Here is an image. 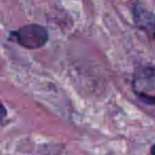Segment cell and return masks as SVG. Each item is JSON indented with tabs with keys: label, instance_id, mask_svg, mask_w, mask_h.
Listing matches in <instances>:
<instances>
[{
	"label": "cell",
	"instance_id": "2",
	"mask_svg": "<svg viewBox=\"0 0 155 155\" xmlns=\"http://www.w3.org/2000/svg\"><path fill=\"white\" fill-rule=\"evenodd\" d=\"M12 38H14L20 46L28 49H37L48 41V32L45 28L38 25H28L21 27L17 31L12 32Z\"/></svg>",
	"mask_w": 155,
	"mask_h": 155
},
{
	"label": "cell",
	"instance_id": "3",
	"mask_svg": "<svg viewBox=\"0 0 155 155\" xmlns=\"http://www.w3.org/2000/svg\"><path fill=\"white\" fill-rule=\"evenodd\" d=\"M151 153H152V155H155V144H153L151 148Z\"/></svg>",
	"mask_w": 155,
	"mask_h": 155
},
{
	"label": "cell",
	"instance_id": "1",
	"mask_svg": "<svg viewBox=\"0 0 155 155\" xmlns=\"http://www.w3.org/2000/svg\"><path fill=\"white\" fill-rule=\"evenodd\" d=\"M132 87L139 99L146 103L155 104V66L146 65L136 69Z\"/></svg>",
	"mask_w": 155,
	"mask_h": 155
}]
</instances>
